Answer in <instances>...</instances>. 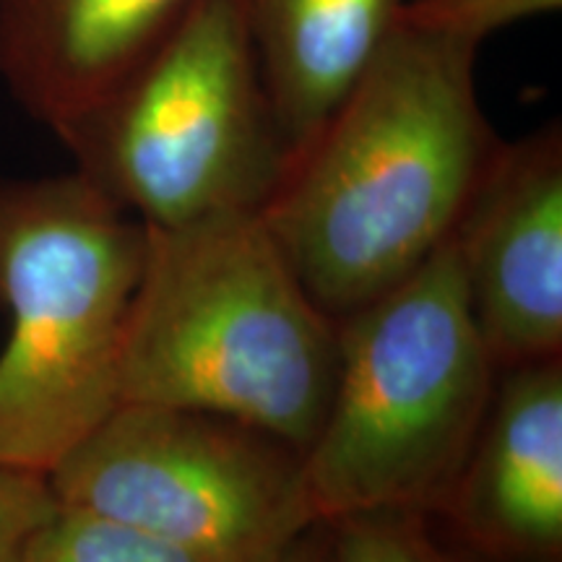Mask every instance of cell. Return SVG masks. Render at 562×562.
Instances as JSON below:
<instances>
[{"mask_svg":"<svg viewBox=\"0 0 562 562\" xmlns=\"http://www.w3.org/2000/svg\"><path fill=\"white\" fill-rule=\"evenodd\" d=\"M476 53L396 21L263 206L286 261L331 318L419 269L501 149L476 94Z\"/></svg>","mask_w":562,"mask_h":562,"instance_id":"1","label":"cell"},{"mask_svg":"<svg viewBox=\"0 0 562 562\" xmlns=\"http://www.w3.org/2000/svg\"><path fill=\"white\" fill-rule=\"evenodd\" d=\"M339 328L261 211L149 227L121 404L222 414L307 451L331 402Z\"/></svg>","mask_w":562,"mask_h":562,"instance_id":"2","label":"cell"},{"mask_svg":"<svg viewBox=\"0 0 562 562\" xmlns=\"http://www.w3.org/2000/svg\"><path fill=\"white\" fill-rule=\"evenodd\" d=\"M336 328L331 402L305 451L315 518L440 516L501 375L469 307L451 235Z\"/></svg>","mask_w":562,"mask_h":562,"instance_id":"3","label":"cell"},{"mask_svg":"<svg viewBox=\"0 0 562 562\" xmlns=\"http://www.w3.org/2000/svg\"><path fill=\"white\" fill-rule=\"evenodd\" d=\"M149 227L79 170L0 178V469L47 476L121 406Z\"/></svg>","mask_w":562,"mask_h":562,"instance_id":"4","label":"cell"},{"mask_svg":"<svg viewBox=\"0 0 562 562\" xmlns=\"http://www.w3.org/2000/svg\"><path fill=\"white\" fill-rule=\"evenodd\" d=\"M58 138L76 170L154 229L263 211L290 167L243 0H199Z\"/></svg>","mask_w":562,"mask_h":562,"instance_id":"5","label":"cell"},{"mask_svg":"<svg viewBox=\"0 0 562 562\" xmlns=\"http://www.w3.org/2000/svg\"><path fill=\"white\" fill-rule=\"evenodd\" d=\"M55 503L199 562H279L318 524L305 453L248 422L121 404L47 474Z\"/></svg>","mask_w":562,"mask_h":562,"instance_id":"6","label":"cell"},{"mask_svg":"<svg viewBox=\"0 0 562 562\" xmlns=\"http://www.w3.org/2000/svg\"><path fill=\"white\" fill-rule=\"evenodd\" d=\"M497 370L562 357V131L501 144L451 229Z\"/></svg>","mask_w":562,"mask_h":562,"instance_id":"7","label":"cell"},{"mask_svg":"<svg viewBox=\"0 0 562 562\" xmlns=\"http://www.w3.org/2000/svg\"><path fill=\"white\" fill-rule=\"evenodd\" d=\"M438 518L490 562H560L562 357L501 370Z\"/></svg>","mask_w":562,"mask_h":562,"instance_id":"8","label":"cell"},{"mask_svg":"<svg viewBox=\"0 0 562 562\" xmlns=\"http://www.w3.org/2000/svg\"><path fill=\"white\" fill-rule=\"evenodd\" d=\"M199 0H0V81L55 136L172 37Z\"/></svg>","mask_w":562,"mask_h":562,"instance_id":"9","label":"cell"},{"mask_svg":"<svg viewBox=\"0 0 562 562\" xmlns=\"http://www.w3.org/2000/svg\"><path fill=\"white\" fill-rule=\"evenodd\" d=\"M290 161L381 53L406 0H243Z\"/></svg>","mask_w":562,"mask_h":562,"instance_id":"10","label":"cell"},{"mask_svg":"<svg viewBox=\"0 0 562 562\" xmlns=\"http://www.w3.org/2000/svg\"><path fill=\"white\" fill-rule=\"evenodd\" d=\"M328 524L334 562H490L430 513L368 510Z\"/></svg>","mask_w":562,"mask_h":562,"instance_id":"11","label":"cell"},{"mask_svg":"<svg viewBox=\"0 0 562 562\" xmlns=\"http://www.w3.org/2000/svg\"><path fill=\"white\" fill-rule=\"evenodd\" d=\"M19 562H199L131 526L63 508L32 533Z\"/></svg>","mask_w":562,"mask_h":562,"instance_id":"12","label":"cell"},{"mask_svg":"<svg viewBox=\"0 0 562 562\" xmlns=\"http://www.w3.org/2000/svg\"><path fill=\"white\" fill-rule=\"evenodd\" d=\"M560 5L562 0H406L398 21L482 47L492 34L560 11Z\"/></svg>","mask_w":562,"mask_h":562,"instance_id":"13","label":"cell"},{"mask_svg":"<svg viewBox=\"0 0 562 562\" xmlns=\"http://www.w3.org/2000/svg\"><path fill=\"white\" fill-rule=\"evenodd\" d=\"M55 508L47 476L0 469V562H19L32 533Z\"/></svg>","mask_w":562,"mask_h":562,"instance_id":"14","label":"cell"},{"mask_svg":"<svg viewBox=\"0 0 562 562\" xmlns=\"http://www.w3.org/2000/svg\"><path fill=\"white\" fill-rule=\"evenodd\" d=\"M279 562H334V531L328 521L313 524Z\"/></svg>","mask_w":562,"mask_h":562,"instance_id":"15","label":"cell"}]
</instances>
